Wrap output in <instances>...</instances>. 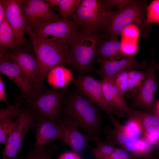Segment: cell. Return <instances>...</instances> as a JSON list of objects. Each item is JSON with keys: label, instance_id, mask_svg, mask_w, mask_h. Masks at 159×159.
<instances>
[{"label": "cell", "instance_id": "cell-14", "mask_svg": "<svg viewBox=\"0 0 159 159\" xmlns=\"http://www.w3.org/2000/svg\"><path fill=\"white\" fill-rule=\"evenodd\" d=\"M74 84L80 91L92 100L108 115L112 111L105 99L101 81L89 76H78Z\"/></svg>", "mask_w": 159, "mask_h": 159}, {"label": "cell", "instance_id": "cell-22", "mask_svg": "<svg viewBox=\"0 0 159 159\" xmlns=\"http://www.w3.org/2000/svg\"><path fill=\"white\" fill-rule=\"evenodd\" d=\"M121 41L117 36L105 37L100 43L96 52L97 58L117 60L122 57Z\"/></svg>", "mask_w": 159, "mask_h": 159}, {"label": "cell", "instance_id": "cell-24", "mask_svg": "<svg viewBox=\"0 0 159 159\" xmlns=\"http://www.w3.org/2000/svg\"><path fill=\"white\" fill-rule=\"evenodd\" d=\"M0 44L1 53L6 52L8 49L15 51L16 39L14 32L7 21L5 16L0 24Z\"/></svg>", "mask_w": 159, "mask_h": 159}, {"label": "cell", "instance_id": "cell-44", "mask_svg": "<svg viewBox=\"0 0 159 159\" xmlns=\"http://www.w3.org/2000/svg\"><path fill=\"white\" fill-rule=\"evenodd\" d=\"M137 157L136 156L133 157L134 159H137Z\"/></svg>", "mask_w": 159, "mask_h": 159}, {"label": "cell", "instance_id": "cell-2", "mask_svg": "<svg viewBox=\"0 0 159 159\" xmlns=\"http://www.w3.org/2000/svg\"><path fill=\"white\" fill-rule=\"evenodd\" d=\"M25 31L32 39L39 67V76L35 91L40 89L49 72L58 66L71 65L68 46L46 41L37 37L31 29L26 26Z\"/></svg>", "mask_w": 159, "mask_h": 159}, {"label": "cell", "instance_id": "cell-4", "mask_svg": "<svg viewBox=\"0 0 159 159\" xmlns=\"http://www.w3.org/2000/svg\"><path fill=\"white\" fill-rule=\"evenodd\" d=\"M105 33H91L77 31L68 43L71 65L77 71L78 76L92 72L94 59L100 42L105 37Z\"/></svg>", "mask_w": 159, "mask_h": 159}, {"label": "cell", "instance_id": "cell-47", "mask_svg": "<svg viewBox=\"0 0 159 159\" xmlns=\"http://www.w3.org/2000/svg\"></svg>", "mask_w": 159, "mask_h": 159}, {"label": "cell", "instance_id": "cell-15", "mask_svg": "<svg viewBox=\"0 0 159 159\" xmlns=\"http://www.w3.org/2000/svg\"><path fill=\"white\" fill-rule=\"evenodd\" d=\"M111 11L106 14H98L80 5L71 16L72 21L82 28V31L97 33L105 27Z\"/></svg>", "mask_w": 159, "mask_h": 159}, {"label": "cell", "instance_id": "cell-19", "mask_svg": "<svg viewBox=\"0 0 159 159\" xmlns=\"http://www.w3.org/2000/svg\"><path fill=\"white\" fill-rule=\"evenodd\" d=\"M0 71L9 78L21 90L25 96H31L34 89L29 83L20 67L14 61L0 55Z\"/></svg>", "mask_w": 159, "mask_h": 159}, {"label": "cell", "instance_id": "cell-31", "mask_svg": "<svg viewBox=\"0 0 159 159\" xmlns=\"http://www.w3.org/2000/svg\"><path fill=\"white\" fill-rule=\"evenodd\" d=\"M129 70L122 71L111 78L120 92L123 95L128 90Z\"/></svg>", "mask_w": 159, "mask_h": 159}, {"label": "cell", "instance_id": "cell-7", "mask_svg": "<svg viewBox=\"0 0 159 159\" xmlns=\"http://www.w3.org/2000/svg\"><path fill=\"white\" fill-rule=\"evenodd\" d=\"M15 121V127L3 151L2 159H14L20 152L26 134L29 130L35 127L36 117L29 110L20 109Z\"/></svg>", "mask_w": 159, "mask_h": 159}, {"label": "cell", "instance_id": "cell-21", "mask_svg": "<svg viewBox=\"0 0 159 159\" xmlns=\"http://www.w3.org/2000/svg\"><path fill=\"white\" fill-rule=\"evenodd\" d=\"M132 115L140 122L143 130V138L148 135L159 140V117L152 112L134 110Z\"/></svg>", "mask_w": 159, "mask_h": 159}, {"label": "cell", "instance_id": "cell-35", "mask_svg": "<svg viewBox=\"0 0 159 159\" xmlns=\"http://www.w3.org/2000/svg\"><path fill=\"white\" fill-rule=\"evenodd\" d=\"M105 4L107 8L110 10L115 7L120 10L132 3V0H104Z\"/></svg>", "mask_w": 159, "mask_h": 159}, {"label": "cell", "instance_id": "cell-43", "mask_svg": "<svg viewBox=\"0 0 159 159\" xmlns=\"http://www.w3.org/2000/svg\"><path fill=\"white\" fill-rule=\"evenodd\" d=\"M145 159H152L150 156H147V157H146Z\"/></svg>", "mask_w": 159, "mask_h": 159}, {"label": "cell", "instance_id": "cell-40", "mask_svg": "<svg viewBox=\"0 0 159 159\" xmlns=\"http://www.w3.org/2000/svg\"><path fill=\"white\" fill-rule=\"evenodd\" d=\"M61 0H47L45 1L51 6H59Z\"/></svg>", "mask_w": 159, "mask_h": 159}, {"label": "cell", "instance_id": "cell-25", "mask_svg": "<svg viewBox=\"0 0 159 159\" xmlns=\"http://www.w3.org/2000/svg\"><path fill=\"white\" fill-rule=\"evenodd\" d=\"M147 75V70H129L127 98H131L137 94L145 82Z\"/></svg>", "mask_w": 159, "mask_h": 159}, {"label": "cell", "instance_id": "cell-27", "mask_svg": "<svg viewBox=\"0 0 159 159\" xmlns=\"http://www.w3.org/2000/svg\"><path fill=\"white\" fill-rule=\"evenodd\" d=\"M127 117L126 122L123 125L126 132L133 138L138 140L143 139V130L138 120L132 115Z\"/></svg>", "mask_w": 159, "mask_h": 159}, {"label": "cell", "instance_id": "cell-33", "mask_svg": "<svg viewBox=\"0 0 159 159\" xmlns=\"http://www.w3.org/2000/svg\"><path fill=\"white\" fill-rule=\"evenodd\" d=\"M121 42L120 52L122 57L135 56L139 49L138 42L121 40Z\"/></svg>", "mask_w": 159, "mask_h": 159}, {"label": "cell", "instance_id": "cell-1", "mask_svg": "<svg viewBox=\"0 0 159 159\" xmlns=\"http://www.w3.org/2000/svg\"><path fill=\"white\" fill-rule=\"evenodd\" d=\"M64 118L75 122L90 136L100 138L102 115L100 108L81 92L73 93L64 106Z\"/></svg>", "mask_w": 159, "mask_h": 159}, {"label": "cell", "instance_id": "cell-30", "mask_svg": "<svg viewBox=\"0 0 159 159\" xmlns=\"http://www.w3.org/2000/svg\"><path fill=\"white\" fill-rule=\"evenodd\" d=\"M57 148L55 145L52 144L42 150H33L28 153L27 157L24 159H52Z\"/></svg>", "mask_w": 159, "mask_h": 159}, {"label": "cell", "instance_id": "cell-9", "mask_svg": "<svg viewBox=\"0 0 159 159\" xmlns=\"http://www.w3.org/2000/svg\"><path fill=\"white\" fill-rule=\"evenodd\" d=\"M155 63L153 57L147 70L145 82L137 94L131 98L134 107L147 111H153L157 101L155 94L158 84L156 78Z\"/></svg>", "mask_w": 159, "mask_h": 159}, {"label": "cell", "instance_id": "cell-37", "mask_svg": "<svg viewBox=\"0 0 159 159\" xmlns=\"http://www.w3.org/2000/svg\"><path fill=\"white\" fill-rule=\"evenodd\" d=\"M0 100L5 102L8 105V106L10 105L6 98L5 86L1 76L0 77Z\"/></svg>", "mask_w": 159, "mask_h": 159}, {"label": "cell", "instance_id": "cell-11", "mask_svg": "<svg viewBox=\"0 0 159 159\" xmlns=\"http://www.w3.org/2000/svg\"><path fill=\"white\" fill-rule=\"evenodd\" d=\"M5 10V16L15 35L16 47L26 42L24 31L26 21L23 11V1L21 0H1Z\"/></svg>", "mask_w": 159, "mask_h": 159}, {"label": "cell", "instance_id": "cell-45", "mask_svg": "<svg viewBox=\"0 0 159 159\" xmlns=\"http://www.w3.org/2000/svg\"><path fill=\"white\" fill-rule=\"evenodd\" d=\"M19 159H24V158H19Z\"/></svg>", "mask_w": 159, "mask_h": 159}, {"label": "cell", "instance_id": "cell-29", "mask_svg": "<svg viewBox=\"0 0 159 159\" xmlns=\"http://www.w3.org/2000/svg\"><path fill=\"white\" fill-rule=\"evenodd\" d=\"M80 5L92 12L101 14H106L112 10L107 8L104 0H81Z\"/></svg>", "mask_w": 159, "mask_h": 159}, {"label": "cell", "instance_id": "cell-3", "mask_svg": "<svg viewBox=\"0 0 159 159\" xmlns=\"http://www.w3.org/2000/svg\"><path fill=\"white\" fill-rule=\"evenodd\" d=\"M148 1H134L122 9L110 11L107 24L104 28L106 37L117 36L128 26L133 24L139 28L142 37H149L150 24L146 22Z\"/></svg>", "mask_w": 159, "mask_h": 159}, {"label": "cell", "instance_id": "cell-46", "mask_svg": "<svg viewBox=\"0 0 159 159\" xmlns=\"http://www.w3.org/2000/svg\"><path fill=\"white\" fill-rule=\"evenodd\" d=\"M159 159V158H158V159Z\"/></svg>", "mask_w": 159, "mask_h": 159}, {"label": "cell", "instance_id": "cell-36", "mask_svg": "<svg viewBox=\"0 0 159 159\" xmlns=\"http://www.w3.org/2000/svg\"><path fill=\"white\" fill-rule=\"evenodd\" d=\"M130 153L123 149L117 148L108 159H130Z\"/></svg>", "mask_w": 159, "mask_h": 159}, {"label": "cell", "instance_id": "cell-23", "mask_svg": "<svg viewBox=\"0 0 159 159\" xmlns=\"http://www.w3.org/2000/svg\"><path fill=\"white\" fill-rule=\"evenodd\" d=\"M47 78V83L53 88L62 89L66 87L72 82L73 75L70 69L58 66L49 72Z\"/></svg>", "mask_w": 159, "mask_h": 159}, {"label": "cell", "instance_id": "cell-18", "mask_svg": "<svg viewBox=\"0 0 159 159\" xmlns=\"http://www.w3.org/2000/svg\"><path fill=\"white\" fill-rule=\"evenodd\" d=\"M106 101L112 112L117 116L121 117L130 115L133 109L128 107L123 95L110 78L101 80Z\"/></svg>", "mask_w": 159, "mask_h": 159}, {"label": "cell", "instance_id": "cell-12", "mask_svg": "<svg viewBox=\"0 0 159 159\" xmlns=\"http://www.w3.org/2000/svg\"><path fill=\"white\" fill-rule=\"evenodd\" d=\"M100 67L97 71L102 79L111 78L120 72L132 69L146 70L149 64L145 61L138 62L135 56L122 57L119 60L97 58Z\"/></svg>", "mask_w": 159, "mask_h": 159}, {"label": "cell", "instance_id": "cell-20", "mask_svg": "<svg viewBox=\"0 0 159 159\" xmlns=\"http://www.w3.org/2000/svg\"><path fill=\"white\" fill-rule=\"evenodd\" d=\"M22 101L18 104L10 105L0 110V143L5 145L15 126L14 119L17 117L20 110Z\"/></svg>", "mask_w": 159, "mask_h": 159}, {"label": "cell", "instance_id": "cell-42", "mask_svg": "<svg viewBox=\"0 0 159 159\" xmlns=\"http://www.w3.org/2000/svg\"><path fill=\"white\" fill-rule=\"evenodd\" d=\"M155 68L156 70H158L159 71V64L155 63Z\"/></svg>", "mask_w": 159, "mask_h": 159}, {"label": "cell", "instance_id": "cell-13", "mask_svg": "<svg viewBox=\"0 0 159 159\" xmlns=\"http://www.w3.org/2000/svg\"><path fill=\"white\" fill-rule=\"evenodd\" d=\"M35 140L33 150H40L46 146L60 140L61 131L57 122L44 116L38 115L36 116L35 127Z\"/></svg>", "mask_w": 159, "mask_h": 159}, {"label": "cell", "instance_id": "cell-5", "mask_svg": "<svg viewBox=\"0 0 159 159\" xmlns=\"http://www.w3.org/2000/svg\"><path fill=\"white\" fill-rule=\"evenodd\" d=\"M64 89L53 88L35 91L27 101L32 110L57 122L61 119V110Z\"/></svg>", "mask_w": 159, "mask_h": 159}, {"label": "cell", "instance_id": "cell-8", "mask_svg": "<svg viewBox=\"0 0 159 159\" xmlns=\"http://www.w3.org/2000/svg\"><path fill=\"white\" fill-rule=\"evenodd\" d=\"M61 131L60 140L68 146L72 152L81 156L83 149L88 146L91 141L96 139L80 131V128L74 122L64 118L58 122Z\"/></svg>", "mask_w": 159, "mask_h": 159}, {"label": "cell", "instance_id": "cell-39", "mask_svg": "<svg viewBox=\"0 0 159 159\" xmlns=\"http://www.w3.org/2000/svg\"><path fill=\"white\" fill-rule=\"evenodd\" d=\"M5 16V10L3 3L0 1V24L3 21Z\"/></svg>", "mask_w": 159, "mask_h": 159}, {"label": "cell", "instance_id": "cell-34", "mask_svg": "<svg viewBox=\"0 0 159 159\" xmlns=\"http://www.w3.org/2000/svg\"><path fill=\"white\" fill-rule=\"evenodd\" d=\"M140 34L139 28L135 24L126 27L121 34V40L138 42Z\"/></svg>", "mask_w": 159, "mask_h": 159}, {"label": "cell", "instance_id": "cell-38", "mask_svg": "<svg viewBox=\"0 0 159 159\" xmlns=\"http://www.w3.org/2000/svg\"><path fill=\"white\" fill-rule=\"evenodd\" d=\"M58 159H82L81 156L73 152H67L62 154Z\"/></svg>", "mask_w": 159, "mask_h": 159}, {"label": "cell", "instance_id": "cell-32", "mask_svg": "<svg viewBox=\"0 0 159 159\" xmlns=\"http://www.w3.org/2000/svg\"><path fill=\"white\" fill-rule=\"evenodd\" d=\"M146 20L148 24L159 23V0L153 1L148 6Z\"/></svg>", "mask_w": 159, "mask_h": 159}, {"label": "cell", "instance_id": "cell-17", "mask_svg": "<svg viewBox=\"0 0 159 159\" xmlns=\"http://www.w3.org/2000/svg\"><path fill=\"white\" fill-rule=\"evenodd\" d=\"M108 118L114 126L113 128H107L105 129L107 140L115 146H120L122 148L133 155H136L138 149L139 140L130 137L126 132L123 125L115 118L112 113L108 115Z\"/></svg>", "mask_w": 159, "mask_h": 159}, {"label": "cell", "instance_id": "cell-26", "mask_svg": "<svg viewBox=\"0 0 159 159\" xmlns=\"http://www.w3.org/2000/svg\"><path fill=\"white\" fill-rule=\"evenodd\" d=\"M95 142L96 146L91 150L96 159H108L117 148L111 142L107 140L102 141L100 138Z\"/></svg>", "mask_w": 159, "mask_h": 159}, {"label": "cell", "instance_id": "cell-28", "mask_svg": "<svg viewBox=\"0 0 159 159\" xmlns=\"http://www.w3.org/2000/svg\"><path fill=\"white\" fill-rule=\"evenodd\" d=\"M81 0H61L59 6L60 16L68 19L80 5Z\"/></svg>", "mask_w": 159, "mask_h": 159}, {"label": "cell", "instance_id": "cell-6", "mask_svg": "<svg viewBox=\"0 0 159 159\" xmlns=\"http://www.w3.org/2000/svg\"><path fill=\"white\" fill-rule=\"evenodd\" d=\"M72 20L62 19L45 22L31 29L38 38L46 41L68 46L69 40L78 31Z\"/></svg>", "mask_w": 159, "mask_h": 159}, {"label": "cell", "instance_id": "cell-41", "mask_svg": "<svg viewBox=\"0 0 159 159\" xmlns=\"http://www.w3.org/2000/svg\"><path fill=\"white\" fill-rule=\"evenodd\" d=\"M152 112L159 117V100L156 101L154 108Z\"/></svg>", "mask_w": 159, "mask_h": 159}, {"label": "cell", "instance_id": "cell-10", "mask_svg": "<svg viewBox=\"0 0 159 159\" xmlns=\"http://www.w3.org/2000/svg\"><path fill=\"white\" fill-rule=\"evenodd\" d=\"M23 11L26 26L31 29L45 22L60 19L45 1L24 0Z\"/></svg>", "mask_w": 159, "mask_h": 159}, {"label": "cell", "instance_id": "cell-16", "mask_svg": "<svg viewBox=\"0 0 159 159\" xmlns=\"http://www.w3.org/2000/svg\"><path fill=\"white\" fill-rule=\"evenodd\" d=\"M12 53H0V55L16 62L24 72L30 85L35 90L39 76L37 61L27 51L18 47Z\"/></svg>", "mask_w": 159, "mask_h": 159}]
</instances>
